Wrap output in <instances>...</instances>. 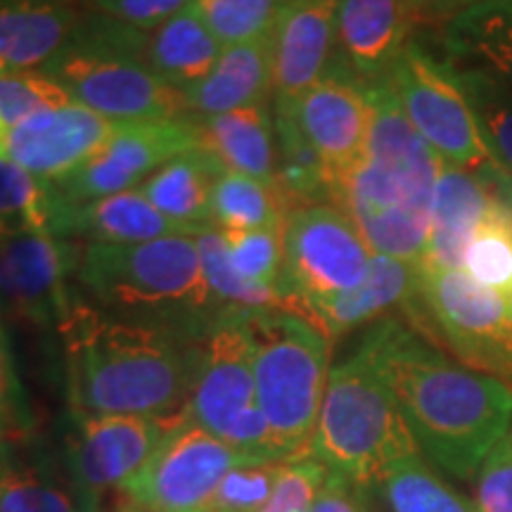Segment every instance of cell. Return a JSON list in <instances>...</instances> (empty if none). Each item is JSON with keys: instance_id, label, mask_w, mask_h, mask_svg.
Listing matches in <instances>:
<instances>
[{"instance_id": "obj_1", "label": "cell", "mask_w": 512, "mask_h": 512, "mask_svg": "<svg viewBox=\"0 0 512 512\" xmlns=\"http://www.w3.org/2000/svg\"><path fill=\"white\" fill-rule=\"evenodd\" d=\"M358 347L387 380L422 458L458 482H472L512 430L510 384L448 361L396 318L375 323Z\"/></svg>"}, {"instance_id": "obj_2", "label": "cell", "mask_w": 512, "mask_h": 512, "mask_svg": "<svg viewBox=\"0 0 512 512\" xmlns=\"http://www.w3.org/2000/svg\"><path fill=\"white\" fill-rule=\"evenodd\" d=\"M72 413L176 420L190 396L195 344L79 299L57 328Z\"/></svg>"}, {"instance_id": "obj_3", "label": "cell", "mask_w": 512, "mask_h": 512, "mask_svg": "<svg viewBox=\"0 0 512 512\" xmlns=\"http://www.w3.org/2000/svg\"><path fill=\"white\" fill-rule=\"evenodd\" d=\"M368 93L373 131L366 159L339 185L332 204L347 211L373 254L418 266L444 162L401 112L387 81L368 83Z\"/></svg>"}, {"instance_id": "obj_4", "label": "cell", "mask_w": 512, "mask_h": 512, "mask_svg": "<svg viewBox=\"0 0 512 512\" xmlns=\"http://www.w3.org/2000/svg\"><path fill=\"white\" fill-rule=\"evenodd\" d=\"M76 285L112 316L174 330L202 332L221 316L204 280L197 235H169L133 245H83Z\"/></svg>"}, {"instance_id": "obj_5", "label": "cell", "mask_w": 512, "mask_h": 512, "mask_svg": "<svg viewBox=\"0 0 512 512\" xmlns=\"http://www.w3.org/2000/svg\"><path fill=\"white\" fill-rule=\"evenodd\" d=\"M309 453L328 472L373 489L394 465L422 456L387 380L361 347L330 370Z\"/></svg>"}, {"instance_id": "obj_6", "label": "cell", "mask_w": 512, "mask_h": 512, "mask_svg": "<svg viewBox=\"0 0 512 512\" xmlns=\"http://www.w3.org/2000/svg\"><path fill=\"white\" fill-rule=\"evenodd\" d=\"M145 46V31L88 10L72 43L43 74L53 76L74 102L114 124L185 117V93L147 67Z\"/></svg>"}, {"instance_id": "obj_7", "label": "cell", "mask_w": 512, "mask_h": 512, "mask_svg": "<svg viewBox=\"0 0 512 512\" xmlns=\"http://www.w3.org/2000/svg\"><path fill=\"white\" fill-rule=\"evenodd\" d=\"M256 394L285 458L309 453L330 377V337L290 309L238 311Z\"/></svg>"}, {"instance_id": "obj_8", "label": "cell", "mask_w": 512, "mask_h": 512, "mask_svg": "<svg viewBox=\"0 0 512 512\" xmlns=\"http://www.w3.org/2000/svg\"><path fill=\"white\" fill-rule=\"evenodd\" d=\"M185 418L247 456L280 463L285 453L275 444L256 394L252 351L238 311L221 313L195 342L190 396Z\"/></svg>"}, {"instance_id": "obj_9", "label": "cell", "mask_w": 512, "mask_h": 512, "mask_svg": "<svg viewBox=\"0 0 512 512\" xmlns=\"http://www.w3.org/2000/svg\"><path fill=\"white\" fill-rule=\"evenodd\" d=\"M373 256L361 230L337 204L292 209L283 226V309L306 318L313 306L354 290Z\"/></svg>"}, {"instance_id": "obj_10", "label": "cell", "mask_w": 512, "mask_h": 512, "mask_svg": "<svg viewBox=\"0 0 512 512\" xmlns=\"http://www.w3.org/2000/svg\"><path fill=\"white\" fill-rule=\"evenodd\" d=\"M384 81L401 112L441 162L475 174L496 164L451 64L439 62L413 41Z\"/></svg>"}, {"instance_id": "obj_11", "label": "cell", "mask_w": 512, "mask_h": 512, "mask_svg": "<svg viewBox=\"0 0 512 512\" xmlns=\"http://www.w3.org/2000/svg\"><path fill=\"white\" fill-rule=\"evenodd\" d=\"M252 463L268 460L247 456L181 415L119 494L143 512H211L228 472Z\"/></svg>"}, {"instance_id": "obj_12", "label": "cell", "mask_w": 512, "mask_h": 512, "mask_svg": "<svg viewBox=\"0 0 512 512\" xmlns=\"http://www.w3.org/2000/svg\"><path fill=\"white\" fill-rule=\"evenodd\" d=\"M418 273L415 302L460 363L512 382V302L465 271Z\"/></svg>"}, {"instance_id": "obj_13", "label": "cell", "mask_w": 512, "mask_h": 512, "mask_svg": "<svg viewBox=\"0 0 512 512\" xmlns=\"http://www.w3.org/2000/svg\"><path fill=\"white\" fill-rule=\"evenodd\" d=\"M197 145H202L200 133L190 114L178 119L119 124L98 155L74 174L48 185L64 202H88L138 190L169 159Z\"/></svg>"}, {"instance_id": "obj_14", "label": "cell", "mask_w": 512, "mask_h": 512, "mask_svg": "<svg viewBox=\"0 0 512 512\" xmlns=\"http://www.w3.org/2000/svg\"><path fill=\"white\" fill-rule=\"evenodd\" d=\"M304 138L316 150L328 174L332 197L363 164L373 131V102L368 83L356 79L337 60L316 86L292 107Z\"/></svg>"}, {"instance_id": "obj_15", "label": "cell", "mask_w": 512, "mask_h": 512, "mask_svg": "<svg viewBox=\"0 0 512 512\" xmlns=\"http://www.w3.org/2000/svg\"><path fill=\"white\" fill-rule=\"evenodd\" d=\"M176 420L74 413L69 472L81 508L98 505L105 491H119L136 477Z\"/></svg>"}, {"instance_id": "obj_16", "label": "cell", "mask_w": 512, "mask_h": 512, "mask_svg": "<svg viewBox=\"0 0 512 512\" xmlns=\"http://www.w3.org/2000/svg\"><path fill=\"white\" fill-rule=\"evenodd\" d=\"M81 242L31 233L0 242V302L38 328H60L74 297Z\"/></svg>"}, {"instance_id": "obj_17", "label": "cell", "mask_w": 512, "mask_h": 512, "mask_svg": "<svg viewBox=\"0 0 512 512\" xmlns=\"http://www.w3.org/2000/svg\"><path fill=\"white\" fill-rule=\"evenodd\" d=\"M117 126L79 102H64L12 126L0 140V157L38 181L57 183L98 155Z\"/></svg>"}, {"instance_id": "obj_18", "label": "cell", "mask_w": 512, "mask_h": 512, "mask_svg": "<svg viewBox=\"0 0 512 512\" xmlns=\"http://www.w3.org/2000/svg\"><path fill=\"white\" fill-rule=\"evenodd\" d=\"M339 0H287L268 36L273 107H294L328 74L337 53Z\"/></svg>"}, {"instance_id": "obj_19", "label": "cell", "mask_w": 512, "mask_h": 512, "mask_svg": "<svg viewBox=\"0 0 512 512\" xmlns=\"http://www.w3.org/2000/svg\"><path fill=\"white\" fill-rule=\"evenodd\" d=\"M50 197V233L81 245H133L169 235L204 233L166 219L140 190H126L88 202H64L50 188Z\"/></svg>"}, {"instance_id": "obj_20", "label": "cell", "mask_w": 512, "mask_h": 512, "mask_svg": "<svg viewBox=\"0 0 512 512\" xmlns=\"http://www.w3.org/2000/svg\"><path fill=\"white\" fill-rule=\"evenodd\" d=\"M415 27L411 0H339L335 60L363 83L387 79Z\"/></svg>"}, {"instance_id": "obj_21", "label": "cell", "mask_w": 512, "mask_h": 512, "mask_svg": "<svg viewBox=\"0 0 512 512\" xmlns=\"http://www.w3.org/2000/svg\"><path fill=\"white\" fill-rule=\"evenodd\" d=\"M86 15L76 0H0V67L46 72Z\"/></svg>"}, {"instance_id": "obj_22", "label": "cell", "mask_w": 512, "mask_h": 512, "mask_svg": "<svg viewBox=\"0 0 512 512\" xmlns=\"http://www.w3.org/2000/svg\"><path fill=\"white\" fill-rule=\"evenodd\" d=\"M491 197L494 190L482 174L444 162L432 197L430 235L418 264L420 271H463L465 249Z\"/></svg>"}, {"instance_id": "obj_23", "label": "cell", "mask_w": 512, "mask_h": 512, "mask_svg": "<svg viewBox=\"0 0 512 512\" xmlns=\"http://www.w3.org/2000/svg\"><path fill=\"white\" fill-rule=\"evenodd\" d=\"M418 278L420 273L415 264L375 254L366 275L354 290L313 306L306 318L330 339L347 335L370 320L382 318L384 313L411 304L418 294Z\"/></svg>"}, {"instance_id": "obj_24", "label": "cell", "mask_w": 512, "mask_h": 512, "mask_svg": "<svg viewBox=\"0 0 512 512\" xmlns=\"http://www.w3.org/2000/svg\"><path fill=\"white\" fill-rule=\"evenodd\" d=\"M200 143L214 152L226 171L259 178L278 188V145L273 107H247L226 114H190Z\"/></svg>"}, {"instance_id": "obj_25", "label": "cell", "mask_w": 512, "mask_h": 512, "mask_svg": "<svg viewBox=\"0 0 512 512\" xmlns=\"http://www.w3.org/2000/svg\"><path fill=\"white\" fill-rule=\"evenodd\" d=\"M188 114H226L273 102V69L268 38L223 48L211 72L185 93Z\"/></svg>"}, {"instance_id": "obj_26", "label": "cell", "mask_w": 512, "mask_h": 512, "mask_svg": "<svg viewBox=\"0 0 512 512\" xmlns=\"http://www.w3.org/2000/svg\"><path fill=\"white\" fill-rule=\"evenodd\" d=\"M441 31L451 67L479 69L512 91V0H482Z\"/></svg>"}, {"instance_id": "obj_27", "label": "cell", "mask_w": 512, "mask_h": 512, "mask_svg": "<svg viewBox=\"0 0 512 512\" xmlns=\"http://www.w3.org/2000/svg\"><path fill=\"white\" fill-rule=\"evenodd\" d=\"M223 164L204 145L190 147L140 185V192L162 211L166 219L195 230L211 226V192Z\"/></svg>"}, {"instance_id": "obj_28", "label": "cell", "mask_w": 512, "mask_h": 512, "mask_svg": "<svg viewBox=\"0 0 512 512\" xmlns=\"http://www.w3.org/2000/svg\"><path fill=\"white\" fill-rule=\"evenodd\" d=\"M223 46L190 8L147 34L145 64L159 79L188 93L211 72Z\"/></svg>"}, {"instance_id": "obj_29", "label": "cell", "mask_w": 512, "mask_h": 512, "mask_svg": "<svg viewBox=\"0 0 512 512\" xmlns=\"http://www.w3.org/2000/svg\"><path fill=\"white\" fill-rule=\"evenodd\" d=\"M290 204L275 185L223 171L211 192V226L219 230L283 228Z\"/></svg>"}, {"instance_id": "obj_30", "label": "cell", "mask_w": 512, "mask_h": 512, "mask_svg": "<svg viewBox=\"0 0 512 512\" xmlns=\"http://www.w3.org/2000/svg\"><path fill=\"white\" fill-rule=\"evenodd\" d=\"M273 121L278 145V190L290 204V211L304 204L332 202L325 166L304 138L292 107H273Z\"/></svg>"}, {"instance_id": "obj_31", "label": "cell", "mask_w": 512, "mask_h": 512, "mask_svg": "<svg viewBox=\"0 0 512 512\" xmlns=\"http://www.w3.org/2000/svg\"><path fill=\"white\" fill-rule=\"evenodd\" d=\"M463 271L512 302V192L494 190L489 209L465 249Z\"/></svg>"}, {"instance_id": "obj_32", "label": "cell", "mask_w": 512, "mask_h": 512, "mask_svg": "<svg viewBox=\"0 0 512 512\" xmlns=\"http://www.w3.org/2000/svg\"><path fill=\"white\" fill-rule=\"evenodd\" d=\"M0 512H81L74 491L15 453V441L0 444Z\"/></svg>"}, {"instance_id": "obj_33", "label": "cell", "mask_w": 512, "mask_h": 512, "mask_svg": "<svg viewBox=\"0 0 512 512\" xmlns=\"http://www.w3.org/2000/svg\"><path fill=\"white\" fill-rule=\"evenodd\" d=\"M377 489L392 512H477L475 503L453 491L422 456L394 465Z\"/></svg>"}, {"instance_id": "obj_34", "label": "cell", "mask_w": 512, "mask_h": 512, "mask_svg": "<svg viewBox=\"0 0 512 512\" xmlns=\"http://www.w3.org/2000/svg\"><path fill=\"white\" fill-rule=\"evenodd\" d=\"M453 72L470 100L491 157L512 181V91L479 69L453 67Z\"/></svg>"}, {"instance_id": "obj_35", "label": "cell", "mask_w": 512, "mask_h": 512, "mask_svg": "<svg viewBox=\"0 0 512 512\" xmlns=\"http://www.w3.org/2000/svg\"><path fill=\"white\" fill-rule=\"evenodd\" d=\"M50 185L0 157V242L50 233Z\"/></svg>"}, {"instance_id": "obj_36", "label": "cell", "mask_w": 512, "mask_h": 512, "mask_svg": "<svg viewBox=\"0 0 512 512\" xmlns=\"http://www.w3.org/2000/svg\"><path fill=\"white\" fill-rule=\"evenodd\" d=\"M287 0H192L188 8L202 19L223 48L264 41Z\"/></svg>"}, {"instance_id": "obj_37", "label": "cell", "mask_w": 512, "mask_h": 512, "mask_svg": "<svg viewBox=\"0 0 512 512\" xmlns=\"http://www.w3.org/2000/svg\"><path fill=\"white\" fill-rule=\"evenodd\" d=\"M64 102H72V98L53 76L0 67V140L19 121Z\"/></svg>"}, {"instance_id": "obj_38", "label": "cell", "mask_w": 512, "mask_h": 512, "mask_svg": "<svg viewBox=\"0 0 512 512\" xmlns=\"http://www.w3.org/2000/svg\"><path fill=\"white\" fill-rule=\"evenodd\" d=\"M283 463H252L230 470L221 482L211 512H261L271 501Z\"/></svg>"}, {"instance_id": "obj_39", "label": "cell", "mask_w": 512, "mask_h": 512, "mask_svg": "<svg viewBox=\"0 0 512 512\" xmlns=\"http://www.w3.org/2000/svg\"><path fill=\"white\" fill-rule=\"evenodd\" d=\"M325 477L328 467L311 453L285 460L271 501L261 512H311Z\"/></svg>"}, {"instance_id": "obj_40", "label": "cell", "mask_w": 512, "mask_h": 512, "mask_svg": "<svg viewBox=\"0 0 512 512\" xmlns=\"http://www.w3.org/2000/svg\"><path fill=\"white\" fill-rule=\"evenodd\" d=\"M477 512H512V430L491 448L475 477Z\"/></svg>"}, {"instance_id": "obj_41", "label": "cell", "mask_w": 512, "mask_h": 512, "mask_svg": "<svg viewBox=\"0 0 512 512\" xmlns=\"http://www.w3.org/2000/svg\"><path fill=\"white\" fill-rule=\"evenodd\" d=\"M31 413L27 406V396L22 392V384L15 373V363L5 337L3 320H0V444L17 441L29 432Z\"/></svg>"}, {"instance_id": "obj_42", "label": "cell", "mask_w": 512, "mask_h": 512, "mask_svg": "<svg viewBox=\"0 0 512 512\" xmlns=\"http://www.w3.org/2000/svg\"><path fill=\"white\" fill-rule=\"evenodd\" d=\"M192 0H86L98 15H105L138 31H155L166 19L183 12Z\"/></svg>"}, {"instance_id": "obj_43", "label": "cell", "mask_w": 512, "mask_h": 512, "mask_svg": "<svg viewBox=\"0 0 512 512\" xmlns=\"http://www.w3.org/2000/svg\"><path fill=\"white\" fill-rule=\"evenodd\" d=\"M311 512H375L373 486L328 472Z\"/></svg>"}, {"instance_id": "obj_44", "label": "cell", "mask_w": 512, "mask_h": 512, "mask_svg": "<svg viewBox=\"0 0 512 512\" xmlns=\"http://www.w3.org/2000/svg\"><path fill=\"white\" fill-rule=\"evenodd\" d=\"M477 3L482 0H411L418 24H441V27Z\"/></svg>"}, {"instance_id": "obj_45", "label": "cell", "mask_w": 512, "mask_h": 512, "mask_svg": "<svg viewBox=\"0 0 512 512\" xmlns=\"http://www.w3.org/2000/svg\"><path fill=\"white\" fill-rule=\"evenodd\" d=\"M81 512H143V510L133 508V505L126 503L124 508H119V510H100V505H83Z\"/></svg>"}]
</instances>
